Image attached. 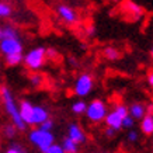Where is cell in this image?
I'll return each instance as SVG.
<instances>
[{
    "instance_id": "6da1fadb",
    "label": "cell",
    "mask_w": 153,
    "mask_h": 153,
    "mask_svg": "<svg viewBox=\"0 0 153 153\" xmlns=\"http://www.w3.org/2000/svg\"><path fill=\"white\" fill-rule=\"evenodd\" d=\"M0 97L3 100V105H4L6 112H7L9 117L11 118V124L19 131H25L27 125H25L24 121L21 120L20 111H19V105L16 104L13 93L10 91V88L7 87V86H1V87H0Z\"/></svg>"
},
{
    "instance_id": "7a4b0ae2",
    "label": "cell",
    "mask_w": 153,
    "mask_h": 153,
    "mask_svg": "<svg viewBox=\"0 0 153 153\" xmlns=\"http://www.w3.org/2000/svg\"><path fill=\"white\" fill-rule=\"evenodd\" d=\"M28 138H30V142H31L34 146H37L41 153H45L52 143H55V136H53V134L49 132V131H42L41 128L33 129L30 132V135H28Z\"/></svg>"
},
{
    "instance_id": "3957f363",
    "label": "cell",
    "mask_w": 153,
    "mask_h": 153,
    "mask_svg": "<svg viewBox=\"0 0 153 153\" xmlns=\"http://www.w3.org/2000/svg\"><path fill=\"white\" fill-rule=\"evenodd\" d=\"M47 60V55H45V48L37 47L31 49L27 55L23 58V62L25 68H28L30 70H38L41 69L44 63Z\"/></svg>"
},
{
    "instance_id": "277c9868",
    "label": "cell",
    "mask_w": 153,
    "mask_h": 153,
    "mask_svg": "<svg viewBox=\"0 0 153 153\" xmlns=\"http://www.w3.org/2000/svg\"><path fill=\"white\" fill-rule=\"evenodd\" d=\"M107 112L108 111H107V107H105V104H104V101H102V100H98V98L93 100V101L87 105V108H86V115H87L88 120L91 121V122H94V124L104 121Z\"/></svg>"
},
{
    "instance_id": "5b68a950",
    "label": "cell",
    "mask_w": 153,
    "mask_h": 153,
    "mask_svg": "<svg viewBox=\"0 0 153 153\" xmlns=\"http://www.w3.org/2000/svg\"><path fill=\"white\" fill-rule=\"evenodd\" d=\"M93 86H94L93 77L88 73H83V74H80L79 77H77V80L74 82L73 91L79 97H86L93 90Z\"/></svg>"
},
{
    "instance_id": "8992f818",
    "label": "cell",
    "mask_w": 153,
    "mask_h": 153,
    "mask_svg": "<svg viewBox=\"0 0 153 153\" xmlns=\"http://www.w3.org/2000/svg\"><path fill=\"white\" fill-rule=\"evenodd\" d=\"M0 52L4 56L14 55V53H23V42H21L20 37L1 39L0 41Z\"/></svg>"
},
{
    "instance_id": "52a82bcc",
    "label": "cell",
    "mask_w": 153,
    "mask_h": 153,
    "mask_svg": "<svg viewBox=\"0 0 153 153\" xmlns=\"http://www.w3.org/2000/svg\"><path fill=\"white\" fill-rule=\"evenodd\" d=\"M56 11H58V14H59L60 19L63 20L65 23H68V24H76V23H77V20H79L77 13H76V11H74L70 6L60 4V6H58Z\"/></svg>"
},
{
    "instance_id": "ba28073f",
    "label": "cell",
    "mask_w": 153,
    "mask_h": 153,
    "mask_svg": "<svg viewBox=\"0 0 153 153\" xmlns=\"http://www.w3.org/2000/svg\"><path fill=\"white\" fill-rule=\"evenodd\" d=\"M68 138L72 139L74 143H77V145H83L87 140L84 131L77 124H70L69 125V128H68Z\"/></svg>"
},
{
    "instance_id": "9c48e42d",
    "label": "cell",
    "mask_w": 153,
    "mask_h": 153,
    "mask_svg": "<svg viewBox=\"0 0 153 153\" xmlns=\"http://www.w3.org/2000/svg\"><path fill=\"white\" fill-rule=\"evenodd\" d=\"M33 104L27 100H23L19 105V111H20V117L24 121L25 125H31V120H33Z\"/></svg>"
},
{
    "instance_id": "30bf717a",
    "label": "cell",
    "mask_w": 153,
    "mask_h": 153,
    "mask_svg": "<svg viewBox=\"0 0 153 153\" xmlns=\"http://www.w3.org/2000/svg\"><path fill=\"white\" fill-rule=\"evenodd\" d=\"M49 118L48 110L42 105H34L33 107V120H31V125H41L44 121Z\"/></svg>"
},
{
    "instance_id": "8fae6325",
    "label": "cell",
    "mask_w": 153,
    "mask_h": 153,
    "mask_svg": "<svg viewBox=\"0 0 153 153\" xmlns=\"http://www.w3.org/2000/svg\"><path fill=\"white\" fill-rule=\"evenodd\" d=\"M104 121H105L107 126H108V128H112L114 131H120L121 128H122V117L117 111H114V110L110 112H107Z\"/></svg>"
},
{
    "instance_id": "7c38bea8",
    "label": "cell",
    "mask_w": 153,
    "mask_h": 153,
    "mask_svg": "<svg viewBox=\"0 0 153 153\" xmlns=\"http://www.w3.org/2000/svg\"><path fill=\"white\" fill-rule=\"evenodd\" d=\"M128 111H129V115L134 118V120H142L146 114H148V108L143 105V104H140V102H135L132 105L128 108Z\"/></svg>"
},
{
    "instance_id": "4fadbf2b",
    "label": "cell",
    "mask_w": 153,
    "mask_h": 153,
    "mask_svg": "<svg viewBox=\"0 0 153 153\" xmlns=\"http://www.w3.org/2000/svg\"><path fill=\"white\" fill-rule=\"evenodd\" d=\"M142 132L145 135H152L153 134V115L152 114H146V115L142 118Z\"/></svg>"
},
{
    "instance_id": "5bb4252c",
    "label": "cell",
    "mask_w": 153,
    "mask_h": 153,
    "mask_svg": "<svg viewBox=\"0 0 153 153\" xmlns=\"http://www.w3.org/2000/svg\"><path fill=\"white\" fill-rule=\"evenodd\" d=\"M19 37V31L11 25H4V27H0V41L4 39V38H16Z\"/></svg>"
},
{
    "instance_id": "9a60e30c",
    "label": "cell",
    "mask_w": 153,
    "mask_h": 153,
    "mask_svg": "<svg viewBox=\"0 0 153 153\" xmlns=\"http://www.w3.org/2000/svg\"><path fill=\"white\" fill-rule=\"evenodd\" d=\"M62 149H63V152L65 153H77L79 152V145L74 143L72 139H69L68 136H66L65 139H63V142H62Z\"/></svg>"
},
{
    "instance_id": "2e32d148",
    "label": "cell",
    "mask_w": 153,
    "mask_h": 153,
    "mask_svg": "<svg viewBox=\"0 0 153 153\" xmlns=\"http://www.w3.org/2000/svg\"><path fill=\"white\" fill-rule=\"evenodd\" d=\"M6 58V63L9 66H17L23 62V53H14V55H7Z\"/></svg>"
},
{
    "instance_id": "e0dca14e",
    "label": "cell",
    "mask_w": 153,
    "mask_h": 153,
    "mask_svg": "<svg viewBox=\"0 0 153 153\" xmlns=\"http://www.w3.org/2000/svg\"><path fill=\"white\" fill-rule=\"evenodd\" d=\"M104 56H105L107 59H110V60H115V59H118L120 58V51L117 49V48H112V47H108V48H105L104 49Z\"/></svg>"
},
{
    "instance_id": "ac0fdd59",
    "label": "cell",
    "mask_w": 153,
    "mask_h": 153,
    "mask_svg": "<svg viewBox=\"0 0 153 153\" xmlns=\"http://www.w3.org/2000/svg\"><path fill=\"white\" fill-rule=\"evenodd\" d=\"M86 108H87V104L83 101V100H79V101L73 102V105H72V111L74 114H84L86 112Z\"/></svg>"
},
{
    "instance_id": "d6986e66",
    "label": "cell",
    "mask_w": 153,
    "mask_h": 153,
    "mask_svg": "<svg viewBox=\"0 0 153 153\" xmlns=\"http://www.w3.org/2000/svg\"><path fill=\"white\" fill-rule=\"evenodd\" d=\"M11 6L4 3V1H0V19H7L11 16Z\"/></svg>"
},
{
    "instance_id": "ffe728a7",
    "label": "cell",
    "mask_w": 153,
    "mask_h": 153,
    "mask_svg": "<svg viewBox=\"0 0 153 153\" xmlns=\"http://www.w3.org/2000/svg\"><path fill=\"white\" fill-rule=\"evenodd\" d=\"M3 132L7 138H14L16 134H17V128L13 125V124H7V125L3 128Z\"/></svg>"
},
{
    "instance_id": "44dd1931",
    "label": "cell",
    "mask_w": 153,
    "mask_h": 153,
    "mask_svg": "<svg viewBox=\"0 0 153 153\" xmlns=\"http://www.w3.org/2000/svg\"><path fill=\"white\" fill-rule=\"evenodd\" d=\"M126 7L129 9V11L132 14H134L135 17H139L140 14H142V9H140L138 4H134V3H131V1H128L126 3Z\"/></svg>"
},
{
    "instance_id": "7402d4cb",
    "label": "cell",
    "mask_w": 153,
    "mask_h": 153,
    "mask_svg": "<svg viewBox=\"0 0 153 153\" xmlns=\"http://www.w3.org/2000/svg\"><path fill=\"white\" fill-rule=\"evenodd\" d=\"M30 82H31V84H33L34 87H39L42 83H44V77H42L41 74L38 73H34L31 77H30Z\"/></svg>"
},
{
    "instance_id": "603a6c76",
    "label": "cell",
    "mask_w": 153,
    "mask_h": 153,
    "mask_svg": "<svg viewBox=\"0 0 153 153\" xmlns=\"http://www.w3.org/2000/svg\"><path fill=\"white\" fill-rule=\"evenodd\" d=\"M114 111H117L118 114H120L122 118L124 117H126L128 114H129V111H128V107L125 105V104H117L115 108H114Z\"/></svg>"
},
{
    "instance_id": "cb8c5ba5",
    "label": "cell",
    "mask_w": 153,
    "mask_h": 153,
    "mask_svg": "<svg viewBox=\"0 0 153 153\" xmlns=\"http://www.w3.org/2000/svg\"><path fill=\"white\" fill-rule=\"evenodd\" d=\"M134 125H135V120L129 115V114L122 118V128H132Z\"/></svg>"
},
{
    "instance_id": "d4e9b609",
    "label": "cell",
    "mask_w": 153,
    "mask_h": 153,
    "mask_svg": "<svg viewBox=\"0 0 153 153\" xmlns=\"http://www.w3.org/2000/svg\"><path fill=\"white\" fill-rule=\"evenodd\" d=\"M4 153H25V152H24V149L21 148V145H19V143H13L9 149H7V150H6Z\"/></svg>"
},
{
    "instance_id": "484cf974",
    "label": "cell",
    "mask_w": 153,
    "mask_h": 153,
    "mask_svg": "<svg viewBox=\"0 0 153 153\" xmlns=\"http://www.w3.org/2000/svg\"><path fill=\"white\" fill-rule=\"evenodd\" d=\"M39 128H41L42 131H49V132H52V128H53V121L48 118L47 121H44L41 125H39Z\"/></svg>"
},
{
    "instance_id": "4316f807",
    "label": "cell",
    "mask_w": 153,
    "mask_h": 153,
    "mask_svg": "<svg viewBox=\"0 0 153 153\" xmlns=\"http://www.w3.org/2000/svg\"><path fill=\"white\" fill-rule=\"evenodd\" d=\"M45 153H65V152H63V149H62V146H60V145L52 143L51 146L48 148V150Z\"/></svg>"
},
{
    "instance_id": "83f0119b",
    "label": "cell",
    "mask_w": 153,
    "mask_h": 153,
    "mask_svg": "<svg viewBox=\"0 0 153 153\" xmlns=\"http://www.w3.org/2000/svg\"><path fill=\"white\" fill-rule=\"evenodd\" d=\"M45 55L49 59H56L58 58V51H56L55 48H48V49H45Z\"/></svg>"
},
{
    "instance_id": "f1b7e54d",
    "label": "cell",
    "mask_w": 153,
    "mask_h": 153,
    "mask_svg": "<svg viewBox=\"0 0 153 153\" xmlns=\"http://www.w3.org/2000/svg\"><path fill=\"white\" fill-rule=\"evenodd\" d=\"M128 140H129V142H136V140H138V134L134 132V131L129 132V134H128Z\"/></svg>"
},
{
    "instance_id": "f546056e",
    "label": "cell",
    "mask_w": 153,
    "mask_h": 153,
    "mask_svg": "<svg viewBox=\"0 0 153 153\" xmlns=\"http://www.w3.org/2000/svg\"><path fill=\"white\" fill-rule=\"evenodd\" d=\"M105 135L108 136V138H112V136L115 135V131L112 129V128H108V126H107V129H105Z\"/></svg>"
},
{
    "instance_id": "4dcf8cb0",
    "label": "cell",
    "mask_w": 153,
    "mask_h": 153,
    "mask_svg": "<svg viewBox=\"0 0 153 153\" xmlns=\"http://www.w3.org/2000/svg\"><path fill=\"white\" fill-rule=\"evenodd\" d=\"M149 84L153 87V73H150L149 74Z\"/></svg>"
},
{
    "instance_id": "1f68e13d",
    "label": "cell",
    "mask_w": 153,
    "mask_h": 153,
    "mask_svg": "<svg viewBox=\"0 0 153 153\" xmlns=\"http://www.w3.org/2000/svg\"><path fill=\"white\" fill-rule=\"evenodd\" d=\"M87 31H88V34H91V35H93V34H94V27H88Z\"/></svg>"
},
{
    "instance_id": "d6a6232c",
    "label": "cell",
    "mask_w": 153,
    "mask_h": 153,
    "mask_svg": "<svg viewBox=\"0 0 153 153\" xmlns=\"http://www.w3.org/2000/svg\"><path fill=\"white\" fill-rule=\"evenodd\" d=\"M149 111H150V114H152V115H153V105H150V107H149Z\"/></svg>"
},
{
    "instance_id": "836d02e7",
    "label": "cell",
    "mask_w": 153,
    "mask_h": 153,
    "mask_svg": "<svg viewBox=\"0 0 153 153\" xmlns=\"http://www.w3.org/2000/svg\"><path fill=\"white\" fill-rule=\"evenodd\" d=\"M152 58H153V48H152Z\"/></svg>"
},
{
    "instance_id": "e575fe53",
    "label": "cell",
    "mask_w": 153,
    "mask_h": 153,
    "mask_svg": "<svg viewBox=\"0 0 153 153\" xmlns=\"http://www.w3.org/2000/svg\"><path fill=\"white\" fill-rule=\"evenodd\" d=\"M115 1H118V0H115Z\"/></svg>"
},
{
    "instance_id": "d590c367",
    "label": "cell",
    "mask_w": 153,
    "mask_h": 153,
    "mask_svg": "<svg viewBox=\"0 0 153 153\" xmlns=\"http://www.w3.org/2000/svg\"><path fill=\"white\" fill-rule=\"evenodd\" d=\"M152 135H153V134H152Z\"/></svg>"
}]
</instances>
